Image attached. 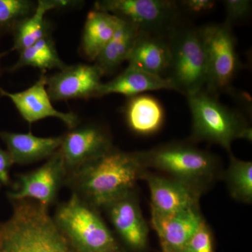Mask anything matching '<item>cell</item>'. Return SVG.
I'll use <instances>...</instances> for the list:
<instances>
[{"label": "cell", "instance_id": "52a82bcc", "mask_svg": "<svg viewBox=\"0 0 252 252\" xmlns=\"http://www.w3.org/2000/svg\"><path fill=\"white\" fill-rule=\"evenodd\" d=\"M206 54L207 79L205 90L213 94L226 90L242 64L236 49L233 26L225 22L199 29Z\"/></svg>", "mask_w": 252, "mask_h": 252}, {"label": "cell", "instance_id": "ac0fdd59", "mask_svg": "<svg viewBox=\"0 0 252 252\" xmlns=\"http://www.w3.org/2000/svg\"><path fill=\"white\" fill-rule=\"evenodd\" d=\"M161 90L177 91L173 83L167 78L154 75L127 66L117 77L102 83L97 97L110 94H124L130 97L149 91Z\"/></svg>", "mask_w": 252, "mask_h": 252}, {"label": "cell", "instance_id": "9c48e42d", "mask_svg": "<svg viewBox=\"0 0 252 252\" xmlns=\"http://www.w3.org/2000/svg\"><path fill=\"white\" fill-rule=\"evenodd\" d=\"M67 170L60 150L35 170L18 175L14 190L8 192L10 201L32 200L49 207L56 201L64 186Z\"/></svg>", "mask_w": 252, "mask_h": 252}, {"label": "cell", "instance_id": "83f0119b", "mask_svg": "<svg viewBox=\"0 0 252 252\" xmlns=\"http://www.w3.org/2000/svg\"><path fill=\"white\" fill-rule=\"evenodd\" d=\"M178 4L182 9L192 14H201L213 9L216 1L213 0H184Z\"/></svg>", "mask_w": 252, "mask_h": 252}, {"label": "cell", "instance_id": "8992f818", "mask_svg": "<svg viewBox=\"0 0 252 252\" xmlns=\"http://www.w3.org/2000/svg\"><path fill=\"white\" fill-rule=\"evenodd\" d=\"M171 59L167 79L177 92L186 96L205 89L207 79L206 54L199 29L179 28L167 34Z\"/></svg>", "mask_w": 252, "mask_h": 252}, {"label": "cell", "instance_id": "6da1fadb", "mask_svg": "<svg viewBox=\"0 0 252 252\" xmlns=\"http://www.w3.org/2000/svg\"><path fill=\"white\" fill-rule=\"evenodd\" d=\"M148 171L140 152L113 147L107 153L69 172L64 186L91 206L102 210L135 190L136 183Z\"/></svg>", "mask_w": 252, "mask_h": 252}, {"label": "cell", "instance_id": "4fadbf2b", "mask_svg": "<svg viewBox=\"0 0 252 252\" xmlns=\"http://www.w3.org/2000/svg\"><path fill=\"white\" fill-rule=\"evenodd\" d=\"M46 84L47 76L42 74L32 86L21 92H8L0 86V94L13 102L23 119L29 124L51 117L60 119L69 129L77 126L81 122L77 114L60 112L53 106Z\"/></svg>", "mask_w": 252, "mask_h": 252}, {"label": "cell", "instance_id": "8fae6325", "mask_svg": "<svg viewBox=\"0 0 252 252\" xmlns=\"http://www.w3.org/2000/svg\"><path fill=\"white\" fill-rule=\"evenodd\" d=\"M102 72L94 64L67 65L47 76L46 89L52 101L97 97Z\"/></svg>", "mask_w": 252, "mask_h": 252}, {"label": "cell", "instance_id": "ba28073f", "mask_svg": "<svg viewBox=\"0 0 252 252\" xmlns=\"http://www.w3.org/2000/svg\"><path fill=\"white\" fill-rule=\"evenodd\" d=\"M178 2L170 0H99L94 10L130 23L140 32L167 35L177 26Z\"/></svg>", "mask_w": 252, "mask_h": 252}, {"label": "cell", "instance_id": "603a6c76", "mask_svg": "<svg viewBox=\"0 0 252 252\" xmlns=\"http://www.w3.org/2000/svg\"><path fill=\"white\" fill-rule=\"evenodd\" d=\"M66 66L67 64L60 58L50 34L19 52L17 62L11 66L9 71L14 72L25 67L37 68L42 71L53 69L61 70Z\"/></svg>", "mask_w": 252, "mask_h": 252}, {"label": "cell", "instance_id": "30bf717a", "mask_svg": "<svg viewBox=\"0 0 252 252\" xmlns=\"http://www.w3.org/2000/svg\"><path fill=\"white\" fill-rule=\"evenodd\" d=\"M114 147L112 136L107 127L97 123L80 122L63 135L59 150L67 175Z\"/></svg>", "mask_w": 252, "mask_h": 252}, {"label": "cell", "instance_id": "7a4b0ae2", "mask_svg": "<svg viewBox=\"0 0 252 252\" xmlns=\"http://www.w3.org/2000/svg\"><path fill=\"white\" fill-rule=\"evenodd\" d=\"M11 203V216L0 222V252H74L49 207L32 200Z\"/></svg>", "mask_w": 252, "mask_h": 252}, {"label": "cell", "instance_id": "f1b7e54d", "mask_svg": "<svg viewBox=\"0 0 252 252\" xmlns=\"http://www.w3.org/2000/svg\"><path fill=\"white\" fill-rule=\"evenodd\" d=\"M14 165L7 151L0 147V189L10 183V170Z\"/></svg>", "mask_w": 252, "mask_h": 252}, {"label": "cell", "instance_id": "d6986e66", "mask_svg": "<svg viewBox=\"0 0 252 252\" xmlns=\"http://www.w3.org/2000/svg\"><path fill=\"white\" fill-rule=\"evenodd\" d=\"M124 113L129 128L139 135L157 133L165 121L162 104L156 97L146 94L128 97Z\"/></svg>", "mask_w": 252, "mask_h": 252}, {"label": "cell", "instance_id": "484cf974", "mask_svg": "<svg viewBox=\"0 0 252 252\" xmlns=\"http://www.w3.org/2000/svg\"><path fill=\"white\" fill-rule=\"evenodd\" d=\"M182 252H214L213 235L205 220Z\"/></svg>", "mask_w": 252, "mask_h": 252}, {"label": "cell", "instance_id": "3957f363", "mask_svg": "<svg viewBox=\"0 0 252 252\" xmlns=\"http://www.w3.org/2000/svg\"><path fill=\"white\" fill-rule=\"evenodd\" d=\"M140 152L147 170L163 172L200 195L223 175L216 156L192 144L171 142Z\"/></svg>", "mask_w": 252, "mask_h": 252}, {"label": "cell", "instance_id": "e0dca14e", "mask_svg": "<svg viewBox=\"0 0 252 252\" xmlns=\"http://www.w3.org/2000/svg\"><path fill=\"white\" fill-rule=\"evenodd\" d=\"M0 137L6 144L14 165H26L49 158L59 150L63 140V135L42 137L31 132L1 131Z\"/></svg>", "mask_w": 252, "mask_h": 252}, {"label": "cell", "instance_id": "2e32d148", "mask_svg": "<svg viewBox=\"0 0 252 252\" xmlns=\"http://www.w3.org/2000/svg\"><path fill=\"white\" fill-rule=\"evenodd\" d=\"M170 59L171 52L167 35L139 31L127 62L130 67L165 77Z\"/></svg>", "mask_w": 252, "mask_h": 252}, {"label": "cell", "instance_id": "f546056e", "mask_svg": "<svg viewBox=\"0 0 252 252\" xmlns=\"http://www.w3.org/2000/svg\"><path fill=\"white\" fill-rule=\"evenodd\" d=\"M51 9L56 10H69L79 8L84 1L77 0H48Z\"/></svg>", "mask_w": 252, "mask_h": 252}, {"label": "cell", "instance_id": "5bb4252c", "mask_svg": "<svg viewBox=\"0 0 252 252\" xmlns=\"http://www.w3.org/2000/svg\"><path fill=\"white\" fill-rule=\"evenodd\" d=\"M143 179L150 191L152 213L171 215L200 207V194L185 184L149 171L144 174Z\"/></svg>", "mask_w": 252, "mask_h": 252}, {"label": "cell", "instance_id": "44dd1931", "mask_svg": "<svg viewBox=\"0 0 252 252\" xmlns=\"http://www.w3.org/2000/svg\"><path fill=\"white\" fill-rule=\"evenodd\" d=\"M138 33L137 28L119 18L115 33L94 61L103 76L113 74L127 61Z\"/></svg>", "mask_w": 252, "mask_h": 252}, {"label": "cell", "instance_id": "d4e9b609", "mask_svg": "<svg viewBox=\"0 0 252 252\" xmlns=\"http://www.w3.org/2000/svg\"><path fill=\"white\" fill-rule=\"evenodd\" d=\"M37 1L31 0H0V35L15 27L35 11Z\"/></svg>", "mask_w": 252, "mask_h": 252}, {"label": "cell", "instance_id": "277c9868", "mask_svg": "<svg viewBox=\"0 0 252 252\" xmlns=\"http://www.w3.org/2000/svg\"><path fill=\"white\" fill-rule=\"evenodd\" d=\"M192 117V140L206 141L231 153V145L242 139L252 142V129L243 114L220 103L203 89L186 96Z\"/></svg>", "mask_w": 252, "mask_h": 252}, {"label": "cell", "instance_id": "1f68e13d", "mask_svg": "<svg viewBox=\"0 0 252 252\" xmlns=\"http://www.w3.org/2000/svg\"><path fill=\"white\" fill-rule=\"evenodd\" d=\"M0 97H1V94H0Z\"/></svg>", "mask_w": 252, "mask_h": 252}, {"label": "cell", "instance_id": "7c38bea8", "mask_svg": "<svg viewBox=\"0 0 252 252\" xmlns=\"http://www.w3.org/2000/svg\"><path fill=\"white\" fill-rule=\"evenodd\" d=\"M102 210L107 214L118 236L127 248L135 251L146 248L149 228L135 190L117 199Z\"/></svg>", "mask_w": 252, "mask_h": 252}, {"label": "cell", "instance_id": "5b68a950", "mask_svg": "<svg viewBox=\"0 0 252 252\" xmlns=\"http://www.w3.org/2000/svg\"><path fill=\"white\" fill-rule=\"evenodd\" d=\"M53 217L74 252H122L99 210L75 194L58 205Z\"/></svg>", "mask_w": 252, "mask_h": 252}, {"label": "cell", "instance_id": "cb8c5ba5", "mask_svg": "<svg viewBox=\"0 0 252 252\" xmlns=\"http://www.w3.org/2000/svg\"><path fill=\"white\" fill-rule=\"evenodd\" d=\"M232 198L240 203L252 202V162L240 160L230 153L228 168L223 174Z\"/></svg>", "mask_w": 252, "mask_h": 252}, {"label": "cell", "instance_id": "9a60e30c", "mask_svg": "<svg viewBox=\"0 0 252 252\" xmlns=\"http://www.w3.org/2000/svg\"><path fill=\"white\" fill-rule=\"evenodd\" d=\"M204 220L200 207H197L171 215L152 212L151 223L162 252H182Z\"/></svg>", "mask_w": 252, "mask_h": 252}, {"label": "cell", "instance_id": "ffe728a7", "mask_svg": "<svg viewBox=\"0 0 252 252\" xmlns=\"http://www.w3.org/2000/svg\"><path fill=\"white\" fill-rule=\"evenodd\" d=\"M119 18L109 13L92 10L87 15L81 51L86 59L95 61L117 30Z\"/></svg>", "mask_w": 252, "mask_h": 252}, {"label": "cell", "instance_id": "4dcf8cb0", "mask_svg": "<svg viewBox=\"0 0 252 252\" xmlns=\"http://www.w3.org/2000/svg\"><path fill=\"white\" fill-rule=\"evenodd\" d=\"M2 67H1V62H0V76L2 74Z\"/></svg>", "mask_w": 252, "mask_h": 252}, {"label": "cell", "instance_id": "7402d4cb", "mask_svg": "<svg viewBox=\"0 0 252 252\" xmlns=\"http://www.w3.org/2000/svg\"><path fill=\"white\" fill-rule=\"evenodd\" d=\"M51 10L48 0L37 1L35 11L15 27L12 32L14 44L6 54L12 51L21 52L51 34V28L45 18L46 13Z\"/></svg>", "mask_w": 252, "mask_h": 252}, {"label": "cell", "instance_id": "4316f807", "mask_svg": "<svg viewBox=\"0 0 252 252\" xmlns=\"http://www.w3.org/2000/svg\"><path fill=\"white\" fill-rule=\"evenodd\" d=\"M252 1L250 0H224L226 19L225 22L233 26V23L246 18L252 11Z\"/></svg>", "mask_w": 252, "mask_h": 252}]
</instances>
